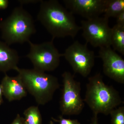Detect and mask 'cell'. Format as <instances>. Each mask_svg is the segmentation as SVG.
<instances>
[{"label": "cell", "mask_w": 124, "mask_h": 124, "mask_svg": "<svg viewBox=\"0 0 124 124\" xmlns=\"http://www.w3.org/2000/svg\"><path fill=\"white\" fill-rule=\"evenodd\" d=\"M19 59L17 51L0 41V72L6 73L10 70H16Z\"/></svg>", "instance_id": "7c38bea8"}, {"label": "cell", "mask_w": 124, "mask_h": 124, "mask_svg": "<svg viewBox=\"0 0 124 124\" xmlns=\"http://www.w3.org/2000/svg\"><path fill=\"white\" fill-rule=\"evenodd\" d=\"M27 91L33 96L38 104L44 105L53 99L60 87L57 78L34 69H21L16 70Z\"/></svg>", "instance_id": "277c9868"}, {"label": "cell", "mask_w": 124, "mask_h": 124, "mask_svg": "<svg viewBox=\"0 0 124 124\" xmlns=\"http://www.w3.org/2000/svg\"><path fill=\"white\" fill-rule=\"evenodd\" d=\"M124 11V0H108L104 9V17L109 19L116 18L119 14Z\"/></svg>", "instance_id": "5bb4252c"}, {"label": "cell", "mask_w": 124, "mask_h": 124, "mask_svg": "<svg viewBox=\"0 0 124 124\" xmlns=\"http://www.w3.org/2000/svg\"><path fill=\"white\" fill-rule=\"evenodd\" d=\"M99 57L103 62L104 74L119 84H124V60L111 46L100 48Z\"/></svg>", "instance_id": "9c48e42d"}, {"label": "cell", "mask_w": 124, "mask_h": 124, "mask_svg": "<svg viewBox=\"0 0 124 124\" xmlns=\"http://www.w3.org/2000/svg\"><path fill=\"white\" fill-rule=\"evenodd\" d=\"M51 119L54 121L57 122L59 124H81L78 120L65 119L62 116H59L58 119H56L53 117Z\"/></svg>", "instance_id": "e0dca14e"}, {"label": "cell", "mask_w": 124, "mask_h": 124, "mask_svg": "<svg viewBox=\"0 0 124 124\" xmlns=\"http://www.w3.org/2000/svg\"><path fill=\"white\" fill-rule=\"evenodd\" d=\"M116 18V24L124 26V11L119 14Z\"/></svg>", "instance_id": "ac0fdd59"}, {"label": "cell", "mask_w": 124, "mask_h": 124, "mask_svg": "<svg viewBox=\"0 0 124 124\" xmlns=\"http://www.w3.org/2000/svg\"><path fill=\"white\" fill-rule=\"evenodd\" d=\"M3 95L2 88H1V84H0V105L2 104L3 102V98H2Z\"/></svg>", "instance_id": "603a6c76"}, {"label": "cell", "mask_w": 124, "mask_h": 124, "mask_svg": "<svg viewBox=\"0 0 124 124\" xmlns=\"http://www.w3.org/2000/svg\"><path fill=\"white\" fill-rule=\"evenodd\" d=\"M8 5L9 1L8 0H0V10L7 8Z\"/></svg>", "instance_id": "44dd1931"}, {"label": "cell", "mask_w": 124, "mask_h": 124, "mask_svg": "<svg viewBox=\"0 0 124 124\" xmlns=\"http://www.w3.org/2000/svg\"><path fill=\"white\" fill-rule=\"evenodd\" d=\"M53 40L39 44L28 41L30 51L26 57L31 60L33 69L46 72L54 70L59 67L62 55L54 46Z\"/></svg>", "instance_id": "8992f818"}, {"label": "cell", "mask_w": 124, "mask_h": 124, "mask_svg": "<svg viewBox=\"0 0 124 124\" xmlns=\"http://www.w3.org/2000/svg\"><path fill=\"white\" fill-rule=\"evenodd\" d=\"M1 85L3 95L9 102L21 100L27 94L22 81L18 75L10 77L5 73Z\"/></svg>", "instance_id": "8fae6325"}, {"label": "cell", "mask_w": 124, "mask_h": 124, "mask_svg": "<svg viewBox=\"0 0 124 124\" xmlns=\"http://www.w3.org/2000/svg\"><path fill=\"white\" fill-rule=\"evenodd\" d=\"M84 100L93 114L106 116L122 102L119 92L113 86L105 84L100 73L89 78Z\"/></svg>", "instance_id": "7a4b0ae2"}, {"label": "cell", "mask_w": 124, "mask_h": 124, "mask_svg": "<svg viewBox=\"0 0 124 124\" xmlns=\"http://www.w3.org/2000/svg\"><path fill=\"white\" fill-rule=\"evenodd\" d=\"M74 72L84 77L90 74L95 63L93 51L89 49L87 44H82L76 41L69 46L62 54Z\"/></svg>", "instance_id": "52a82bcc"}, {"label": "cell", "mask_w": 124, "mask_h": 124, "mask_svg": "<svg viewBox=\"0 0 124 124\" xmlns=\"http://www.w3.org/2000/svg\"><path fill=\"white\" fill-rule=\"evenodd\" d=\"M82 36L86 41L94 47L111 46V28L108 25V19L104 17L82 20Z\"/></svg>", "instance_id": "ba28073f"}, {"label": "cell", "mask_w": 124, "mask_h": 124, "mask_svg": "<svg viewBox=\"0 0 124 124\" xmlns=\"http://www.w3.org/2000/svg\"><path fill=\"white\" fill-rule=\"evenodd\" d=\"M50 124H54V122H53V121L51 120L50 122Z\"/></svg>", "instance_id": "cb8c5ba5"}, {"label": "cell", "mask_w": 124, "mask_h": 124, "mask_svg": "<svg viewBox=\"0 0 124 124\" xmlns=\"http://www.w3.org/2000/svg\"><path fill=\"white\" fill-rule=\"evenodd\" d=\"M24 119L26 124H41L42 118L37 106H32L24 110Z\"/></svg>", "instance_id": "9a60e30c"}, {"label": "cell", "mask_w": 124, "mask_h": 124, "mask_svg": "<svg viewBox=\"0 0 124 124\" xmlns=\"http://www.w3.org/2000/svg\"><path fill=\"white\" fill-rule=\"evenodd\" d=\"M37 19L52 36V39L74 38L81 30L73 14L56 0L41 1Z\"/></svg>", "instance_id": "6da1fadb"}, {"label": "cell", "mask_w": 124, "mask_h": 124, "mask_svg": "<svg viewBox=\"0 0 124 124\" xmlns=\"http://www.w3.org/2000/svg\"><path fill=\"white\" fill-rule=\"evenodd\" d=\"M111 45L115 51L124 54V26L116 24L111 28Z\"/></svg>", "instance_id": "4fadbf2b"}, {"label": "cell", "mask_w": 124, "mask_h": 124, "mask_svg": "<svg viewBox=\"0 0 124 124\" xmlns=\"http://www.w3.org/2000/svg\"><path fill=\"white\" fill-rule=\"evenodd\" d=\"M41 1L40 0H18V1L20 4L23 5L29 4H36L38 2H41Z\"/></svg>", "instance_id": "ffe728a7"}, {"label": "cell", "mask_w": 124, "mask_h": 124, "mask_svg": "<svg viewBox=\"0 0 124 124\" xmlns=\"http://www.w3.org/2000/svg\"><path fill=\"white\" fill-rule=\"evenodd\" d=\"M11 124H26L24 118L17 114L15 119Z\"/></svg>", "instance_id": "d6986e66"}, {"label": "cell", "mask_w": 124, "mask_h": 124, "mask_svg": "<svg viewBox=\"0 0 124 124\" xmlns=\"http://www.w3.org/2000/svg\"><path fill=\"white\" fill-rule=\"evenodd\" d=\"M62 76L63 85L59 102L62 116L79 115L85 107L81 95L80 83L69 71L64 72Z\"/></svg>", "instance_id": "5b68a950"}, {"label": "cell", "mask_w": 124, "mask_h": 124, "mask_svg": "<svg viewBox=\"0 0 124 124\" xmlns=\"http://www.w3.org/2000/svg\"><path fill=\"white\" fill-rule=\"evenodd\" d=\"M108 0H64L66 8L73 14L78 15L86 20L100 17L103 14Z\"/></svg>", "instance_id": "30bf717a"}, {"label": "cell", "mask_w": 124, "mask_h": 124, "mask_svg": "<svg viewBox=\"0 0 124 124\" xmlns=\"http://www.w3.org/2000/svg\"><path fill=\"white\" fill-rule=\"evenodd\" d=\"M0 30L4 42L9 46L28 42L36 32L32 16L22 6L15 7L11 14L2 20Z\"/></svg>", "instance_id": "3957f363"}, {"label": "cell", "mask_w": 124, "mask_h": 124, "mask_svg": "<svg viewBox=\"0 0 124 124\" xmlns=\"http://www.w3.org/2000/svg\"><path fill=\"white\" fill-rule=\"evenodd\" d=\"M91 124H100L99 123L97 114H93V117L91 120Z\"/></svg>", "instance_id": "7402d4cb"}, {"label": "cell", "mask_w": 124, "mask_h": 124, "mask_svg": "<svg viewBox=\"0 0 124 124\" xmlns=\"http://www.w3.org/2000/svg\"><path fill=\"white\" fill-rule=\"evenodd\" d=\"M110 115L112 124H124V107L116 108L111 111Z\"/></svg>", "instance_id": "2e32d148"}]
</instances>
